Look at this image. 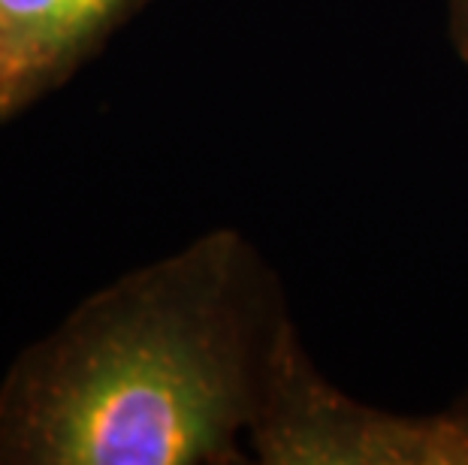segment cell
I'll return each mask as SVG.
<instances>
[{
  "label": "cell",
  "mask_w": 468,
  "mask_h": 465,
  "mask_svg": "<svg viewBox=\"0 0 468 465\" xmlns=\"http://www.w3.org/2000/svg\"><path fill=\"white\" fill-rule=\"evenodd\" d=\"M248 448L263 465H468V393L430 414L387 411L326 381L296 335Z\"/></svg>",
  "instance_id": "obj_2"
},
{
  "label": "cell",
  "mask_w": 468,
  "mask_h": 465,
  "mask_svg": "<svg viewBox=\"0 0 468 465\" xmlns=\"http://www.w3.org/2000/svg\"><path fill=\"white\" fill-rule=\"evenodd\" d=\"M282 284L248 236L212 230L79 305L0 393V462L251 460L287 348Z\"/></svg>",
  "instance_id": "obj_1"
},
{
  "label": "cell",
  "mask_w": 468,
  "mask_h": 465,
  "mask_svg": "<svg viewBox=\"0 0 468 465\" xmlns=\"http://www.w3.org/2000/svg\"><path fill=\"white\" fill-rule=\"evenodd\" d=\"M447 13H451L453 46H456V52H460V58H463V64L468 67V0H451Z\"/></svg>",
  "instance_id": "obj_4"
},
{
  "label": "cell",
  "mask_w": 468,
  "mask_h": 465,
  "mask_svg": "<svg viewBox=\"0 0 468 465\" xmlns=\"http://www.w3.org/2000/svg\"><path fill=\"white\" fill-rule=\"evenodd\" d=\"M143 0H0V115L46 91Z\"/></svg>",
  "instance_id": "obj_3"
}]
</instances>
